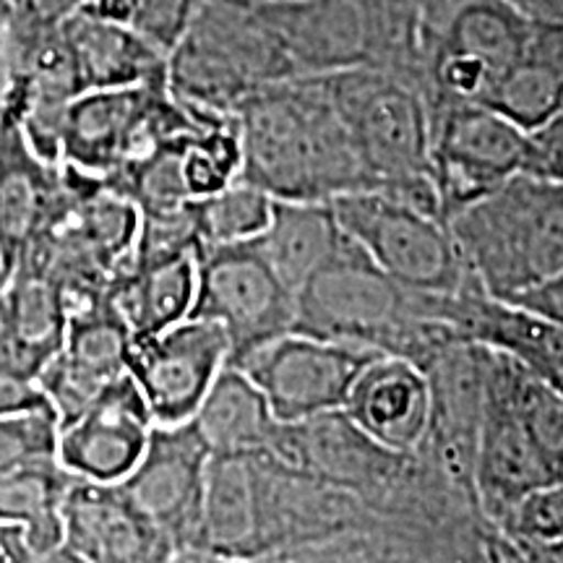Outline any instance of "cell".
Here are the masks:
<instances>
[{
    "label": "cell",
    "instance_id": "cell-45",
    "mask_svg": "<svg viewBox=\"0 0 563 563\" xmlns=\"http://www.w3.org/2000/svg\"><path fill=\"white\" fill-rule=\"evenodd\" d=\"M5 87H9V16H0V121L5 108Z\"/></svg>",
    "mask_w": 563,
    "mask_h": 563
},
{
    "label": "cell",
    "instance_id": "cell-50",
    "mask_svg": "<svg viewBox=\"0 0 563 563\" xmlns=\"http://www.w3.org/2000/svg\"><path fill=\"white\" fill-rule=\"evenodd\" d=\"M561 477H563V475H561Z\"/></svg>",
    "mask_w": 563,
    "mask_h": 563
},
{
    "label": "cell",
    "instance_id": "cell-44",
    "mask_svg": "<svg viewBox=\"0 0 563 563\" xmlns=\"http://www.w3.org/2000/svg\"><path fill=\"white\" fill-rule=\"evenodd\" d=\"M412 3L420 9L426 24L431 26V30H435V26H439L441 21L462 3V0H412Z\"/></svg>",
    "mask_w": 563,
    "mask_h": 563
},
{
    "label": "cell",
    "instance_id": "cell-12",
    "mask_svg": "<svg viewBox=\"0 0 563 563\" xmlns=\"http://www.w3.org/2000/svg\"><path fill=\"white\" fill-rule=\"evenodd\" d=\"M84 95L60 24H34L9 13V87L3 115L34 152L60 162V131L68 104Z\"/></svg>",
    "mask_w": 563,
    "mask_h": 563
},
{
    "label": "cell",
    "instance_id": "cell-25",
    "mask_svg": "<svg viewBox=\"0 0 563 563\" xmlns=\"http://www.w3.org/2000/svg\"><path fill=\"white\" fill-rule=\"evenodd\" d=\"M188 422L209 456H262L282 426L264 391L232 363L217 373Z\"/></svg>",
    "mask_w": 563,
    "mask_h": 563
},
{
    "label": "cell",
    "instance_id": "cell-30",
    "mask_svg": "<svg viewBox=\"0 0 563 563\" xmlns=\"http://www.w3.org/2000/svg\"><path fill=\"white\" fill-rule=\"evenodd\" d=\"M70 481L74 475H68L58 462L0 475V522L26 527L34 561H66L60 504Z\"/></svg>",
    "mask_w": 563,
    "mask_h": 563
},
{
    "label": "cell",
    "instance_id": "cell-14",
    "mask_svg": "<svg viewBox=\"0 0 563 563\" xmlns=\"http://www.w3.org/2000/svg\"><path fill=\"white\" fill-rule=\"evenodd\" d=\"M230 361V340L220 323L186 319L165 332L133 336L131 378L157 426L188 422L217 373Z\"/></svg>",
    "mask_w": 563,
    "mask_h": 563
},
{
    "label": "cell",
    "instance_id": "cell-4",
    "mask_svg": "<svg viewBox=\"0 0 563 563\" xmlns=\"http://www.w3.org/2000/svg\"><path fill=\"white\" fill-rule=\"evenodd\" d=\"M295 79L292 63L258 5L201 0L186 37L167 55V89L199 115H235L266 84Z\"/></svg>",
    "mask_w": 563,
    "mask_h": 563
},
{
    "label": "cell",
    "instance_id": "cell-5",
    "mask_svg": "<svg viewBox=\"0 0 563 563\" xmlns=\"http://www.w3.org/2000/svg\"><path fill=\"white\" fill-rule=\"evenodd\" d=\"M175 100L167 84L89 89L68 104L60 131V162L97 178L139 165L167 141L203 123Z\"/></svg>",
    "mask_w": 563,
    "mask_h": 563
},
{
    "label": "cell",
    "instance_id": "cell-35",
    "mask_svg": "<svg viewBox=\"0 0 563 563\" xmlns=\"http://www.w3.org/2000/svg\"><path fill=\"white\" fill-rule=\"evenodd\" d=\"M58 415L51 407L0 418V475L58 462Z\"/></svg>",
    "mask_w": 563,
    "mask_h": 563
},
{
    "label": "cell",
    "instance_id": "cell-11",
    "mask_svg": "<svg viewBox=\"0 0 563 563\" xmlns=\"http://www.w3.org/2000/svg\"><path fill=\"white\" fill-rule=\"evenodd\" d=\"M527 146L530 133L488 104H449L433 112L431 173L443 222L522 173Z\"/></svg>",
    "mask_w": 563,
    "mask_h": 563
},
{
    "label": "cell",
    "instance_id": "cell-42",
    "mask_svg": "<svg viewBox=\"0 0 563 563\" xmlns=\"http://www.w3.org/2000/svg\"><path fill=\"white\" fill-rule=\"evenodd\" d=\"M79 11L95 19L115 21V24H131L136 0H84Z\"/></svg>",
    "mask_w": 563,
    "mask_h": 563
},
{
    "label": "cell",
    "instance_id": "cell-24",
    "mask_svg": "<svg viewBox=\"0 0 563 563\" xmlns=\"http://www.w3.org/2000/svg\"><path fill=\"white\" fill-rule=\"evenodd\" d=\"M60 30L84 91L167 84V55L129 24L76 11L60 21Z\"/></svg>",
    "mask_w": 563,
    "mask_h": 563
},
{
    "label": "cell",
    "instance_id": "cell-40",
    "mask_svg": "<svg viewBox=\"0 0 563 563\" xmlns=\"http://www.w3.org/2000/svg\"><path fill=\"white\" fill-rule=\"evenodd\" d=\"M11 16L34 21V24H60L70 13L81 9L84 0H9Z\"/></svg>",
    "mask_w": 563,
    "mask_h": 563
},
{
    "label": "cell",
    "instance_id": "cell-17",
    "mask_svg": "<svg viewBox=\"0 0 563 563\" xmlns=\"http://www.w3.org/2000/svg\"><path fill=\"white\" fill-rule=\"evenodd\" d=\"M152 412L125 371L97 399L58 428L55 456L68 475L91 483H121L136 467L152 433Z\"/></svg>",
    "mask_w": 563,
    "mask_h": 563
},
{
    "label": "cell",
    "instance_id": "cell-46",
    "mask_svg": "<svg viewBox=\"0 0 563 563\" xmlns=\"http://www.w3.org/2000/svg\"><path fill=\"white\" fill-rule=\"evenodd\" d=\"M534 561H563V543L540 551L538 555H534Z\"/></svg>",
    "mask_w": 563,
    "mask_h": 563
},
{
    "label": "cell",
    "instance_id": "cell-3",
    "mask_svg": "<svg viewBox=\"0 0 563 563\" xmlns=\"http://www.w3.org/2000/svg\"><path fill=\"white\" fill-rule=\"evenodd\" d=\"M467 272L504 300L563 269V186L514 173L446 222Z\"/></svg>",
    "mask_w": 563,
    "mask_h": 563
},
{
    "label": "cell",
    "instance_id": "cell-49",
    "mask_svg": "<svg viewBox=\"0 0 563 563\" xmlns=\"http://www.w3.org/2000/svg\"><path fill=\"white\" fill-rule=\"evenodd\" d=\"M241 3H249V0H241Z\"/></svg>",
    "mask_w": 563,
    "mask_h": 563
},
{
    "label": "cell",
    "instance_id": "cell-26",
    "mask_svg": "<svg viewBox=\"0 0 563 563\" xmlns=\"http://www.w3.org/2000/svg\"><path fill=\"white\" fill-rule=\"evenodd\" d=\"M108 298L131 336H150L186 321L196 300V251L131 264L110 282Z\"/></svg>",
    "mask_w": 563,
    "mask_h": 563
},
{
    "label": "cell",
    "instance_id": "cell-2",
    "mask_svg": "<svg viewBox=\"0 0 563 563\" xmlns=\"http://www.w3.org/2000/svg\"><path fill=\"white\" fill-rule=\"evenodd\" d=\"M292 332L405 357L420 371L456 342L452 329L418 311L410 287L378 269L350 235L295 292Z\"/></svg>",
    "mask_w": 563,
    "mask_h": 563
},
{
    "label": "cell",
    "instance_id": "cell-7",
    "mask_svg": "<svg viewBox=\"0 0 563 563\" xmlns=\"http://www.w3.org/2000/svg\"><path fill=\"white\" fill-rule=\"evenodd\" d=\"M332 207L342 230L365 256L402 287L454 292L473 279L446 222L407 209L378 191L334 196Z\"/></svg>",
    "mask_w": 563,
    "mask_h": 563
},
{
    "label": "cell",
    "instance_id": "cell-1",
    "mask_svg": "<svg viewBox=\"0 0 563 563\" xmlns=\"http://www.w3.org/2000/svg\"><path fill=\"white\" fill-rule=\"evenodd\" d=\"M241 180L274 199L332 201L368 191L371 180L321 76H295L256 89L235 112Z\"/></svg>",
    "mask_w": 563,
    "mask_h": 563
},
{
    "label": "cell",
    "instance_id": "cell-23",
    "mask_svg": "<svg viewBox=\"0 0 563 563\" xmlns=\"http://www.w3.org/2000/svg\"><path fill=\"white\" fill-rule=\"evenodd\" d=\"M60 162L34 152L11 118L0 121V253L5 269L16 264L58 201Z\"/></svg>",
    "mask_w": 563,
    "mask_h": 563
},
{
    "label": "cell",
    "instance_id": "cell-39",
    "mask_svg": "<svg viewBox=\"0 0 563 563\" xmlns=\"http://www.w3.org/2000/svg\"><path fill=\"white\" fill-rule=\"evenodd\" d=\"M45 407L51 405L45 402V394H42L37 378L11 368H0V418L45 410Z\"/></svg>",
    "mask_w": 563,
    "mask_h": 563
},
{
    "label": "cell",
    "instance_id": "cell-20",
    "mask_svg": "<svg viewBox=\"0 0 563 563\" xmlns=\"http://www.w3.org/2000/svg\"><path fill=\"white\" fill-rule=\"evenodd\" d=\"M559 477L485 373V410L475 456V504L481 517L501 532L527 493Z\"/></svg>",
    "mask_w": 563,
    "mask_h": 563
},
{
    "label": "cell",
    "instance_id": "cell-8",
    "mask_svg": "<svg viewBox=\"0 0 563 563\" xmlns=\"http://www.w3.org/2000/svg\"><path fill=\"white\" fill-rule=\"evenodd\" d=\"M188 319L220 323L230 361L292 332L295 295L282 285L256 238L196 249V300Z\"/></svg>",
    "mask_w": 563,
    "mask_h": 563
},
{
    "label": "cell",
    "instance_id": "cell-13",
    "mask_svg": "<svg viewBox=\"0 0 563 563\" xmlns=\"http://www.w3.org/2000/svg\"><path fill=\"white\" fill-rule=\"evenodd\" d=\"M209 452L191 422L157 426L136 467L123 477L125 498L170 540L173 561H194Z\"/></svg>",
    "mask_w": 563,
    "mask_h": 563
},
{
    "label": "cell",
    "instance_id": "cell-21",
    "mask_svg": "<svg viewBox=\"0 0 563 563\" xmlns=\"http://www.w3.org/2000/svg\"><path fill=\"white\" fill-rule=\"evenodd\" d=\"M342 410L368 439L389 452H418L431 420L426 371L405 357L376 355L352 382Z\"/></svg>",
    "mask_w": 563,
    "mask_h": 563
},
{
    "label": "cell",
    "instance_id": "cell-10",
    "mask_svg": "<svg viewBox=\"0 0 563 563\" xmlns=\"http://www.w3.org/2000/svg\"><path fill=\"white\" fill-rule=\"evenodd\" d=\"M258 460L347 488L376 517H384L412 454L389 452L368 439L344 410H334L300 422H282L269 452Z\"/></svg>",
    "mask_w": 563,
    "mask_h": 563
},
{
    "label": "cell",
    "instance_id": "cell-29",
    "mask_svg": "<svg viewBox=\"0 0 563 563\" xmlns=\"http://www.w3.org/2000/svg\"><path fill=\"white\" fill-rule=\"evenodd\" d=\"M530 30L532 19L509 0H462L431 30V42L441 51L481 63L498 84L525 55Z\"/></svg>",
    "mask_w": 563,
    "mask_h": 563
},
{
    "label": "cell",
    "instance_id": "cell-27",
    "mask_svg": "<svg viewBox=\"0 0 563 563\" xmlns=\"http://www.w3.org/2000/svg\"><path fill=\"white\" fill-rule=\"evenodd\" d=\"M272 269L292 295L347 243L332 201L274 199L272 220L256 238Z\"/></svg>",
    "mask_w": 563,
    "mask_h": 563
},
{
    "label": "cell",
    "instance_id": "cell-47",
    "mask_svg": "<svg viewBox=\"0 0 563 563\" xmlns=\"http://www.w3.org/2000/svg\"><path fill=\"white\" fill-rule=\"evenodd\" d=\"M5 277H9V269H5L3 253H0V290H3V285H5Z\"/></svg>",
    "mask_w": 563,
    "mask_h": 563
},
{
    "label": "cell",
    "instance_id": "cell-36",
    "mask_svg": "<svg viewBox=\"0 0 563 563\" xmlns=\"http://www.w3.org/2000/svg\"><path fill=\"white\" fill-rule=\"evenodd\" d=\"M199 3L201 0H136L129 26L162 55H170L186 37Z\"/></svg>",
    "mask_w": 563,
    "mask_h": 563
},
{
    "label": "cell",
    "instance_id": "cell-16",
    "mask_svg": "<svg viewBox=\"0 0 563 563\" xmlns=\"http://www.w3.org/2000/svg\"><path fill=\"white\" fill-rule=\"evenodd\" d=\"M426 313L443 319L462 342L506 352L527 371L563 391V327L483 290L475 277L454 292L415 290Z\"/></svg>",
    "mask_w": 563,
    "mask_h": 563
},
{
    "label": "cell",
    "instance_id": "cell-48",
    "mask_svg": "<svg viewBox=\"0 0 563 563\" xmlns=\"http://www.w3.org/2000/svg\"><path fill=\"white\" fill-rule=\"evenodd\" d=\"M11 13V3L9 0H0V16H9Z\"/></svg>",
    "mask_w": 563,
    "mask_h": 563
},
{
    "label": "cell",
    "instance_id": "cell-34",
    "mask_svg": "<svg viewBox=\"0 0 563 563\" xmlns=\"http://www.w3.org/2000/svg\"><path fill=\"white\" fill-rule=\"evenodd\" d=\"M501 532L517 545L522 561H534L540 551L563 543V477L527 493Z\"/></svg>",
    "mask_w": 563,
    "mask_h": 563
},
{
    "label": "cell",
    "instance_id": "cell-31",
    "mask_svg": "<svg viewBox=\"0 0 563 563\" xmlns=\"http://www.w3.org/2000/svg\"><path fill=\"white\" fill-rule=\"evenodd\" d=\"M488 382L517 415L555 473L563 475V391L506 352L488 347Z\"/></svg>",
    "mask_w": 563,
    "mask_h": 563
},
{
    "label": "cell",
    "instance_id": "cell-37",
    "mask_svg": "<svg viewBox=\"0 0 563 563\" xmlns=\"http://www.w3.org/2000/svg\"><path fill=\"white\" fill-rule=\"evenodd\" d=\"M522 173L563 186V110L530 133Z\"/></svg>",
    "mask_w": 563,
    "mask_h": 563
},
{
    "label": "cell",
    "instance_id": "cell-15",
    "mask_svg": "<svg viewBox=\"0 0 563 563\" xmlns=\"http://www.w3.org/2000/svg\"><path fill=\"white\" fill-rule=\"evenodd\" d=\"M488 347L460 342L426 368L431 386V420L418 454L475 504L477 435L485 410ZM477 506V504H475Z\"/></svg>",
    "mask_w": 563,
    "mask_h": 563
},
{
    "label": "cell",
    "instance_id": "cell-43",
    "mask_svg": "<svg viewBox=\"0 0 563 563\" xmlns=\"http://www.w3.org/2000/svg\"><path fill=\"white\" fill-rule=\"evenodd\" d=\"M519 11L530 19L540 21H561L563 24V0H509Z\"/></svg>",
    "mask_w": 563,
    "mask_h": 563
},
{
    "label": "cell",
    "instance_id": "cell-18",
    "mask_svg": "<svg viewBox=\"0 0 563 563\" xmlns=\"http://www.w3.org/2000/svg\"><path fill=\"white\" fill-rule=\"evenodd\" d=\"M63 559L74 563L173 561L170 540L133 506L118 483L74 477L60 504Z\"/></svg>",
    "mask_w": 563,
    "mask_h": 563
},
{
    "label": "cell",
    "instance_id": "cell-19",
    "mask_svg": "<svg viewBox=\"0 0 563 563\" xmlns=\"http://www.w3.org/2000/svg\"><path fill=\"white\" fill-rule=\"evenodd\" d=\"M131 340V329L110 298L91 311L70 316L66 340L37 376L45 402L58 415L60 426L79 418L104 386L129 371Z\"/></svg>",
    "mask_w": 563,
    "mask_h": 563
},
{
    "label": "cell",
    "instance_id": "cell-32",
    "mask_svg": "<svg viewBox=\"0 0 563 563\" xmlns=\"http://www.w3.org/2000/svg\"><path fill=\"white\" fill-rule=\"evenodd\" d=\"M485 104L532 133L563 110V66L525 47L522 58L498 79Z\"/></svg>",
    "mask_w": 563,
    "mask_h": 563
},
{
    "label": "cell",
    "instance_id": "cell-28",
    "mask_svg": "<svg viewBox=\"0 0 563 563\" xmlns=\"http://www.w3.org/2000/svg\"><path fill=\"white\" fill-rule=\"evenodd\" d=\"M68 308L60 287L47 274L13 266L0 290V332L34 376L60 350Z\"/></svg>",
    "mask_w": 563,
    "mask_h": 563
},
{
    "label": "cell",
    "instance_id": "cell-38",
    "mask_svg": "<svg viewBox=\"0 0 563 563\" xmlns=\"http://www.w3.org/2000/svg\"><path fill=\"white\" fill-rule=\"evenodd\" d=\"M504 300L540 316V319H548L563 327V269L553 272L551 277L534 282V285L525 287V290L511 292Z\"/></svg>",
    "mask_w": 563,
    "mask_h": 563
},
{
    "label": "cell",
    "instance_id": "cell-41",
    "mask_svg": "<svg viewBox=\"0 0 563 563\" xmlns=\"http://www.w3.org/2000/svg\"><path fill=\"white\" fill-rule=\"evenodd\" d=\"M0 561H34L26 527L21 522H0Z\"/></svg>",
    "mask_w": 563,
    "mask_h": 563
},
{
    "label": "cell",
    "instance_id": "cell-33",
    "mask_svg": "<svg viewBox=\"0 0 563 563\" xmlns=\"http://www.w3.org/2000/svg\"><path fill=\"white\" fill-rule=\"evenodd\" d=\"M274 196L249 180H232L222 191L194 201V222L201 243H238L269 228Z\"/></svg>",
    "mask_w": 563,
    "mask_h": 563
},
{
    "label": "cell",
    "instance_id": "cell-9",
    "mask_svg": "<svg viewBox=\"0 0 563 563\" xmlns=\"http://www.w3.org/2000/svg\"><path fill=\"white\" fill-rule=\"evenodd\" d=\"M382 352L285 332L232 361L264 391L274 418L300 422L342 410L352 382Z\"/></svg>",
    "mask_w": 563,
    "mask_h": 563
},
{
    "label": "cell",
    "instance_id": "cell-6",
    "mask_svg": "<svg viewBox=\"0 0 563 563\" xmlns=\"http://www.w3.org/2000/svg\"><path fill=\"white\" fill-rule=\"evenodd\" d=\"M321 79L368 173V191L428 170L431 118L412 84L376 68H347Z\"/></svg>",
    "mask_w": 563,
    "mask_h": 563
},
{
    "label": "cell",
    "instance_id": "cell-22",
    "mask_svg": "<svg viewBox=\"0 0 563 563\" xmlns=\"http://www.w3.org/2000/svg\"><path fill=\"white\" fill-rule=\"evenodd\" d=\"M194 561H262V504L253 456H209Z\"/></svg>",
    "mask_w": 563,
    "mask_h": 563
}]
</instances>
